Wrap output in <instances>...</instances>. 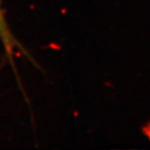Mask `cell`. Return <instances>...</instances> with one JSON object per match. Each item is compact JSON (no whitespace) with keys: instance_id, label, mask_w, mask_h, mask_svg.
Returning <instances> with one entry per match:
<instances>
[{"instance_id":"obj_1","label":"cell","mask_w":150,"mask_h":150,"mask_svg":"<svg viewBox=\"0 0 150 150\" xmlns=\"http://www.w3.org/2000/svg\"><path fill=\"white\" fill-rule=\"evenodd\" d=\"M0 40H1L2 44L4 45V47L9 53L12 52V50L14 49V47L17 44L10 29H9V26L6 23L4 17H3L1 9H0Z\"/></svg>"}]
</instances>
